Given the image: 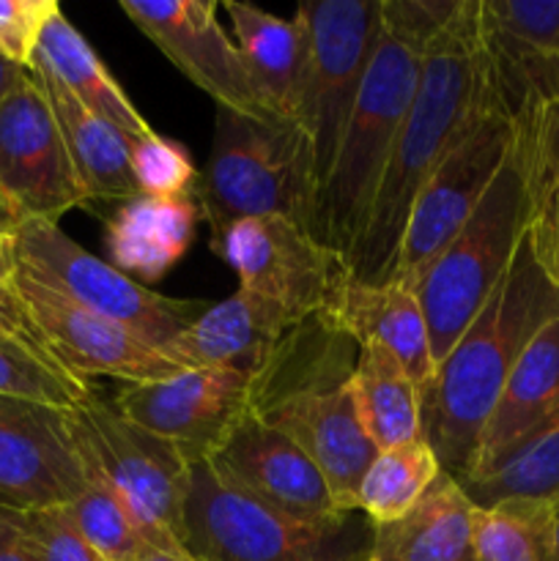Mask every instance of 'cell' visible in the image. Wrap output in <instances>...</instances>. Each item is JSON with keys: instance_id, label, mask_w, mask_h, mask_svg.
<instances>
[{"instance_id": "6da1fadb", "label": "cell", "mask_w": 559, "mask_h": 561, "mask_svg": "<svg viewBox=\"0 0 559 561\" xmlns=\"http://www.w3.org/2000/svg\"><path fill=\"white\" fill-rule=\"evenodd\" d=\"M482 85L486 47L480 0H458L455 14L422 53L414 99L389 153L365 230L345 261L351 283L381 285L392 277L411 208L475 113Z\"/></svg>"}, {"instance_id": "7a4b0ae2", "label": "cell", "mask_w": 559, "mask_h": 561, "mask_svg": "<svg viewBox=\"0 0 559 561\" xmlns=\"http://www.w3.org/2000/svg\"><path fill=\"white\" fill-rule=\"evenodd\" d=\"M455 9L458 0H381V27L360 99L307 219V233L343 263L365 230L389 153L414 99L422 53Z\"/></svg>"}, {"instance_id": "3957f363", "label": "cell", "mask_w": 559, "mask_h": 561, "mask_svg": "<svg viewBox=\"0 0 559 561\" xmlns=\"http://www.w3.org/2000/svg\"><path fill=\"white\" fill-rule=\"evenodd\" d=\"M559 312V288L532 252L526 230L507 272L422 394V438L455 480L475 466L491 411L537 329Z\"/></svg>"}, {"instance_id": "277c9868", "label": "cell", "mask_w": 559, "mask_h": 561, "mask_svg": "<svg viewBox=\"0 0 559 561\" xmlns=\"http://www.w3.org/2000/svg\"><path fill=\"white\" fill-rule=\"evenodd\" d=\"M195 192L212 241L252 217H288L307 228L312 211L310 142L299 124H272L217 107L212 153Z\"/></svg>"}, {"instance_id": "5b68a950", "label": "cell", "mask_w": 559, "mask_h": 561, "mask_svg": "<svg viewBox=\"0 0 559 561\" xmlns=\"http://www.w3.org/2000/svg\"><path fill=\"white\" fill-rule=\"evenodd\" d=\"M184 548L197 561H370L373 524L349 513L329 524L288 518L192 466Z\"/></svg>"}, {"instance_id": "8992f818", "label": "cell", "mask_w": 559, "mask_h": 561, "mask_svg": "<svg viewBox=\"0 0 559 561\" xmlns=\"http://www.w3.org/2000/svg\"><path fill=\"white\" fill-rule=\"evenodd\" d=\"M526 230V186L515 142L507 162L455 239L414 283L431 334L433 359L449 354L493 294Z\"/></svg>"}, {"instance_id": "52a82bcc", "label": "cell", "mask_w": 559, "mask_h": 561, "mask_svg": "<svg viewBox=\"0 0 559 561\" xmlns=\"http://www.w3.org/2000/svg\"><path fill=\"white\" fill-rule=\"evenodd\" d=\"M513 142L515 121L499 96L486 60V85H482L480 102L471 118L466 121L458 140L444 153V159L420 190L389 279L414 290V283L431 266L433 257L455 239V233L480 206L482 195L493 184L502 164L507 162Z\"/></svg>"}, {"instance_id": "ba28073f", "label": "cell", "mask_w": 559, "mask_h": 561, "mask_svg": "<svg viewBox=\"0 0 559 561\" xmlns=\"http://www.w3.org/2000/svg\"><path fill=\"white\" fill-rule=\"evenodd\" d=\"M307 25V69L299 126L312 153V203L338 157L381 27V0H316L299 9Z\"/></svg>"}, {"instance_id": "9c48e42d", "label": "cell", "mask_w": 559, "mask_h": 561, "mask_svg": "<svg viewBox=\"0 0 559 561\" xmlns=\"http://www.w3.org/2000/svg\"><path fill=\"white\" fill-rule=\"evenodd\" d=\"M14 244L16 261L25 272L66 299L121 323L159 351L168 348L201 318V307H208L206 301L173 299L135 283L113 263L82 250L55 222L27 219L14 236Z\"/></svg>"}, {"instance_id": "30bf717a", "label": "cell", "mask_w": 559, "mask_h": 561, "mask_svg": "<svg viewBox=\"0 0 559 561\" xmlns=\"http://www.w3.org/2000/svg\"><path fill=\"white\" fill-rule=\"evenodd\" d=\"M321 359L307 376H263L255 383L252 414L288 436L318 466L343 513H356V488L378 455L356 416L349 376L323 378Z\"/></svg>"}, {"instance_id": "8fae6325", "label": "cell", "mask_w": 559, "mask_h": 561, "mask_svg": "<svg viewBox=\"0 0 559 561\" xmlns=\"http://www.w3.org/2000/svg\"><path fill=\"white\" fill-rule=\"evenodd\" d=\"M82 460L104 477L153 529L184 546L192 463L175 444L121 416L96 392L69 411Z\"/></svg>"}, {"instance_id": "7c38bea8", "label": "cell", "mask_w": 559, "mask_h": 561, "mask_svg": "<svg viewBox=\"0 0 559 561\" xmlns=\"http://www.w3.org/2000/svg\"><path fill=\"white\" fill-rule=\"evenodd\" d=\"M212 250L233 268L239 290L274 301L301 321L327 316L349 279L343 257L288 217L241 219L212 241Z\"/></svg>"}, {"instance_id": "4fadbf2b", "label": "cell", "mask_w": 559, "mask_h": 561, "mask_svg": "<svg viewBox=\"0 0 559 561\" xmlns=\"http://www.w3.org/2000/svg\"><path fill=\"white\" fill-rule=\"evenodd\" d=\"M14 288L47 354L80 381L115 378L126 387L164 381L184 367L121 323L66 299L47 283L16 266Z\"/></svg>"}, {"instance_id": "5bb4252c", "label": "cell", "mask_w": 559, "mask_h": 561, "mask_svg": "<svg viewBox=\"0 0 559 561\" xmlns=\"http://www.w3.org/2000/svg\"><path fill=\"white\" fill-rule=\"evenodd\" d=\"M252 398L250 376L192 367L164 381L124 387L113 405L137 427L175 444L195 466L212 458L252 414Z\"/></svg>"}, {"instance_id": "9a60e30c", "label": "cell", "mask_w": 559, "mask_h": 561, "mask_svg": "<svg viewBox=\"0 0 559 561\" xmlns=\"http://www.w3.org/2000/svg\"><path fill=\"white\" fill-rule=\"evenodd\" d=\"M121 11L132 25L153 42V47L195 82L217 107L233 110L247 118L280 121L261 99L236 38L225 33L217 20V3L212 0H121Z\"/></svg>"}, {"instance_id": "2e32d148", "label": "cell", "mask_w": 559, "mask_h": 561, "mask_svg": "<svg viewBox=\"0 0 559 561\" xmlns=\"http://www.w3.org/2000/svg\"><path fill=\"white\" fill-rule=\"evenodd\" d=\"M0 186L31 219L55 222L88 206L42 85L25 77L0 102Z\"/></svg>"}, {"instance_id": "e0dca14e", "label": "cell", "mask_w": 559, "mask_h": 561, "mask_svg": "<svg viewBox=\"0 0 559 561\" xmlns=\"http://www.w3.org/2000/svg\"><path fill=\"white\" fill-rule=\"evenodd\" d=\"M85 488L69 411L0 398V507H66Z\"/></svg>"}, {"instance_id": "ac0fdd59", "label": "cell", "mask_w": 559, "mask_h": 561, "mask_svg": "<svg viewBox=\"0 0 559 561\" xmlns=\"http://www.w3.org/2000/svg\"><path fill=\"white\" fill-rule=\"evenodd\" d=\"M206 463L223 485L288 518L329 524L349 515L338 507L327 480L305 449L255 414L247 416Z\"/></svg>"}, {"instance_id": "d6986e66", "label": "cell", "mask_w": 559, "mask_h": 561, "mask_svg": "<svg viewBox=\"0 0 559 561\" xmlns=\"http://www.w3.org/2000/svg\"><path fill=\"white\" fill-rule=\"evenodd\" d=\"M480 20L507 113L559 99V0H480Z\"/></svg>"}, {"instance_id": "ffe728a7", "label": "cell", "mask_w": 559, "mask_h": 561, "mask_svg": "<svg viewBox=\"0 0 559 561\" xmlns=\"http://www.w3.org/2000/svg\"><path fill=\"white\" fill-rule=\"evenodd\" d=\"M305 323L274 301L236 290L230 299L208 305L201 318L164 348V354L184 370H233L258 383Z\"/></svg>"}, {"instance_id": "44dd1931", "label": "cell", "mask_w": 559, "mask_h": 561, "mask_svg": "<svg viewBox=\"0 0 559 561\" xmlns=\"http://www.w3.org/2000/svg\"><path fill=\"white\" fill-rule=\"evenodd\" d=\"M323 321L354 343H376L400 362L420 398L436 376L425 312L414 290L403 283L362 285L345 279Z\"/></svg>"}, {"instance_id": "7402d4cb", "label": "cell", "mask_w": 559, "mask_h": 561, "mask_svg": "<svg viewBox=\"0 0 559 561\" xmlns=\"http://www.w3.org/2000/svg\"><path fill=\"white\" fill-rule=\"evenodd\" d=\"M559 416V312L548 318L535 337L526 343L491 411L475 466L480 471L502 458L507 449L524 442L537 427ZM469 471V474H471Z\"/></svg>"}, {"instance_id": "603a6c76", "label": "cell", "mask_w": 559, "mask_h": 561, "mask_svg": "<svg viewBox=\"0 0 559 561\" xmlns=\"http://www.w3.org/2000/svg\"><path fill=\"white\" fill-rule=\"evenodd\" d=\"M33 80L42 85L64 146L75 164L77 181L85 192V203H129L137 192L129 164V140L113 124L88 110L58 77L44 66H31Z\"/></svg>"}, {"instance_id": "cb8c5ba5", "label": "cell", "mask_w": 559, "mask_h": 561, "mask_svg": "<svg viewBox=\"0 0 559 561\" xmlns=\"http://www.w3.org/2000/svg\"><path fill=\"white\" fill-rule=\"evenodd\" d=\"M475 529L477 507L442 471L411 513L373 526L370 561H475Z\"/></svg>"}, {"instance_id": "d4e9b609", "label": "cell", "mask_w": 559, "mask_h": 561, "mask_svg": "<svg viewBox=\"0 0 559 561\" xmlns=\"http://www.w3.org/2000/svg\"><path fill=\"white\" fill-rule=\"evenodd\" d=\"M236 44L244 58L252 85L266 107L285 124H299L301 82L307 69V25L296 11L283 20L250 3H225Z\"/></svg>"}, {"instance_id": "484cf974", "label": "cell", "mask_w": 559, "mask_h": 561, "mask_svg": "<svg viewBox=\"0 0 559 561\" xmlns=\"http://www.w3.org/2000/svg\"><path fill=\"white\" fill-rule=\"evenodd\" d=\"M201 206L184 197H148L121 203L107 222V250L113 266L142 283L162 279L195 241Z\"/></svg>"}, {"instance_id": "4316f807", "label": "cell", "mask_w": 559, "mask_h": 561, "mask_svg": "<svg viewBox=\"0 0 559 561\" xmlns=\"http://www.w3.org/2000/svg\"><path fill=\"white\" fill-rule=\"evenodd\" d=\"M515 157L526 186V239L559 288V99L515 115Z\"/></svg>"}, {"instance_id": "83f0119b", "label": "cell", "mask_w": 559, "mask_h": 561, "mask_svg": "<svg viewBox=\"0 0 559 561\" xmlns=\"http://www.w3.org/2000/svg\"><path fill=\"white\" fill-rule=\"evenodd\" d=\"M33 64L44 66L49 75L58 77L88 110L102 115L126 140H140V137L153 135L151 124L142 118L135 102L115 82V77L110 75L102 58L93 53L88 38L66 20L64 11H58L44 27Z\"/></svg>"}, {"instance_id": "f1b7e54d", "label": "cell", "mask_w": 559, "mask_h": 561, "mask_svg": "<svg viewBox=\"0 0 559 561\" xmlns=\"http://www.w3.org/2000/svg\"><path fill=\"white\" fill-rule=\"evenodd\" d=\"M349 383L356 416L378 453L422 438L420 389L389 351L376 343L360 345Z\"/></svg>"}, {"instance_id": "f546056e", "label": "cell", "mask_w": 559, "mask_h": 561, "mask_svg": "<svg viewBox=\"0 0 559 561\" xmlns=\"http://www.w3.org/2000/svg\"><path fill=\"white\" fill-rule=\"evenodd\" d=\"M85 471L88 488L64 510L99 557L104 561H142L151 553H186L175 537L153 529L99 471L88 463Z\"/></svg>"}, {"instance_id": "4dcf8cb0", "label": "cell", "mask_w": 559, "mask_h": 561, "mask_svg": "<svg viewBox=\"0 0 559 561\" xmlns=\"http://www.w3.org/2000/svg\"><path fill=\"white\" fill-rule=\"evenodd\" d=\"M477 510L502 502L559 504V416L515 444L491 466L460 477Z\"/></svg>"}, {"instance_id": "1f68e13d", "label": "cell", "mask_w": 559, "mask_h": 561, "mask_svg": "<svg viewBox=\"0 0 559 561\" xmlns=\"http://www.w3.org/2000/svg\"><path fill=\"white\" fill-rule=\"evenodd\" d=\"M442 471L425 438L381 449L356 488V513L365 515L373 526L395 524L411 513Z\"/></svg>"}, {"instance_id": "d6a6232c", "label": "cell", "mask_w": 559, "mask_h": 561, "mask_svg": "<svg viewBox=\"0 0 559 561\" xmlns=\"http://www.w3.org/2000/svg\"><path fill=\"white\" fill-rule=\"evenodd\" d=\"M475 561H559L557 504L502 502L477 510Z\"/></svg>"}, {"instance_id": "836d02e7", "label": "cell", "mask_w": 559, "mask_h": 561, "mask_svg": "<svg viewBox=\"0 0 559 561\" xmlns=\"http://www.w3.org/2000/svg\"><path fill=\"white\" fill-rule=\"evenodd\" d=\"M91 394V383L66 373L47 351L14 337H0V398L75 411Z\"/></svg>"}, {"instance_id": "e575fe53", "label": "cell", "mask_w": 559, "mask_h": 561, "mask_svg": "<svg viewBox=\"0 0 559 561\" xmlns=\"http://www.w3.org/2000/svg\"><path fill=\"white\" fill-rule=\"evenodd\" d=\"M129 164L137 192L148 197L192 195L201 179L186 148L159 131L140 140H129Z\"/></svg>"}, {"instance_id": "d590c367", "label": "cell", "mask_w": 559, "mask_h": 561, "mask_svg": "<svg viewBox=\"0 0 559 561\" xmlns=\"http://www.w3.org/2000/svg\"><path fill=\"white\" fill-rule=\"evenodd\" d=\"M0 510L22 537L33 561H104L75 529L64 507Z\"/></svg>"}, {"instance_id": "8d00e7d4", "label": "cell", "mask_w": 559, "mask_h": 561, "mask_svg": "<svg viewBox=\"0 0 559 561\" xmlns=\"http://www.w3.org/2000/svg\"><path fill=\"white\" fill-rule=\"evenodd\" d=\"M60 11L55 0H0V53L31 69L44 27Z\"/></svg>"}, {"instance_id": "74e56055", "label": "cell", "mask_w": 559, "mask_h": 561, "mask_svg": "<svg viewBox=\"0 0 559 561\" xmlns=\"http://www.w3.org/2000/svg\"><path fill=\"white\" fill-rule=\"evenodd\" d=\"M0 337H14L22 340V343H31L36 345V348L47 351L42 345V340H38L36 327H33L31 316H27L14 283L0 285Z\"/></svg>"}, {"instance_id": "f35d334b", "label": "cell", "mask_w": 559, "mask_h": 561, "mask_svg": "<svg viewBox=\"0 0 559 561\" xmlns=\"http://www.w3.org/2000/svg\"><path fill=\"white\" fill-rule=\"evenodd\" d=\"M0 561H33L22 537L16 535V529L3 515V510H0Z\"/></svg>"}, {"instance_id": "ab89813d", "label": "cell", "mask_w": 559, "mask_h": 561, "mask_svg": "<svg viewBox=\"0 0 559 561\" xmlns=\"http://www.w3.org/2000/svg\"><path fill=\"white\" fill-rule=\"evenodd\" d=\"M27 214L22 211L20 203L14 201V197L9 195V192L0 186V236H9V239H14L16 233H20L22 225L27 222Z\"/></svg>"}, {"instance_id": "60d3db41", "label": "cell", "mask_w": 559, "mask_h": 561, "mask_svg": "<svg viewBox=\"0 0 559 561\" xmlns=\"http://www.w3.org/2000/svg\"><path fill=\"white\" fill-rule=\"evenodd\" d=\"M27 75H31V69L14 66L3 53H0V102H3L11 91H16V88L25 82Z\"/></svg>"}, {"instance_id": "b9f144b4", "label": "cell", "mask_w": 559, "mask_h": 561, "mask_svg": "<svg viewBox=\"0 0 559 561\" xmlns=\"http://www.w3.org/2000/svg\"><path fill=\"white\" fill-rule=\"evenodd\" d=\"M16 266H20V261H16L14 239H9V236H0V285H5L14 279Z\"/></svg>"}, {"instance_id": "7bdbcfd3", "label": "cell", "mask_w": 559, "mask_h": 561, "mask_svg": "<svg viewBox=\"0 0 559 561\" xmlns=\"http://www.w3.org/2000/svg\"><path fill=\"white\" fill-rule=\"evenodd\" d=\"M142 561H197V559H192L190 553H179V557H175V553H151V557H146Z\"/></svg>"}, {"instance_id": "ee69618b", "label": "cell", "mask_w": 559, "mask_h": 561, "mask_svg": "<svg viewBox=\"0 0 559 561\" xmlns=\"http://www.w3.org/2000/svg\"><path fill=\"white\" fill-rule=\"evenodd\" d=\"M557 542H559V504H557Z\"/></svg>"}]
</instances>
